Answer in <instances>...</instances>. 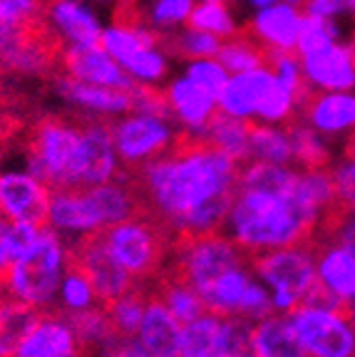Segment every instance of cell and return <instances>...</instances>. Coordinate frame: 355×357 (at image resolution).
I'll return each instance as SVG.
<instances>
[{
    "label": "cell",
    "instance_id": "37",
    "mask_svg": "<svg viewBox=\"0 0 355 357\" xmlns=\"http://www.w3.org/2000/svg\"><path fill=\"white\" fill-rule=\"evenodd\" d=\"M189 25L196 30H204V33L214 35L219 40H229L236 33H241L229 3H201V0H196L194 10L189 15Z\"/></svg>",
    "mask_w": 355,
    "mask_h": 357
},
{
    "label": "cell",
    "instance_id": "47",
    "mask_svg": "<svg viewBox=\"0 0 355 357\" xmlns=\"http://www.w3.org/2000/svg\"><path fill=\"white\" fill-rule=\"evenodd\" d=\"M303 13L326 20H355V0H305Z\"/></svg>",
    "mask_w": 355,
    "mask_h": 357
},
{
    "label": "cell",
    "instance_id": "48",
    "mask_svg": "<svg viewBox=\"0 0 355 357\" xmlns=\"http://www.w3.org/2000/svg\"><path fill=\"white\" fill-rule=\"evenodd\" d=\"M321 236H333V238H338L340 243L350 245L355 251V208H348V211H340L338 208V213L328 221V226L323 229Z\"/></svg>",
    "mask_w": 355,
    "mask_h": 357
},
{
    "label": "cell",
    "instance_id": "8",
    "mask_svg": "<svg viewBox=\"0 0 355 357\" xmlns=\"http://www.w3.org/2000/svg\"><path fill=\"white\" fill-rule=\"evenodd\" d=\"M256 278L271 298V310L289 315L300 303L311 301L318 293L316 283V245L296 243L276 251L259 253L251 258Z\"/></svg>",
    "mask_w": 355,
    "mask_h": 357
},
{
    "label": "cell",
    "instance_id": "41",
    "mask_svg": "<svg viewBox=\"0 0 355 357\" xmlns=\"http://www.w3.org/2000/svg\"><path fill=\"white\" fill-rule=\"evenodd\" d=\"M224 40L214 38V35L204 33V30H196L191 25L177 30L167 38V47L172 55H179L182 60H204V57H217L219 47H222Z\"/></svg>",
    "mask_w": 355,
    "mask_h": 357
},
{
    "label": "cell",
    "instance_id": "54",
    "mask_svg": "<svg viewBox=\"0 0 355 357\" xmlns=\"http://www.w3.org/2000/svg\"><path fill=\"white\" fill-rule=\"evenodd\" d=\"M201 3H229V0H201Z\"/></svg>",
    "mask_w": 355,
    "mask_h": 357
},
{
    "label": "cell",
    "instance_id": "36",
    "mask_svg": "<svg viewBox=\"0 0 355 357\" xmlns=\"http://www.w3.org/2000/svg\"><path fill=\"white\" fill-rule=\"evenodd\" d=\"M38 310L0 296V357H13V350L33 325Z\"/></svg>",
    "mask_w": 355,
    "mask_h": 357
},
{
    "label": "cell",
    "instance_id": "21",
    "mask_svg": "<svg viewBox=\"0 0 355 357\" xmlns=\"http://www.w3.org/2000/svg\"><path fill=\"white\" fill-rule=\"evenodd\" d=\"M73 263L78 268H82L85 273H87V278L92 280L102 305L115 301V298L124 296L129 290L142 288V285L134 283L132 275L112 258V253L107 251V245H105V241L100 238V234L73 243Z\"/></svg>",
    "mask_w": 355,
    "mask_h": 357
},
{
    "label": "cell",
    "instance_id": "43",
    "mask_svg": "<svg viewBox=\"0 0 355 357\" xmlns=\"http://www.w3.org/2000/svg\"><path fill=\"white\" fill-rule=\"evenodd\" d=\"M338 40H343V30H340L338 22L303 13V25H300L298 47H296V52H298V55L313 52V50H318V47L338 43Z\"/></svg>",
    "mask_w": 355,
    "mask_h": 357
},
{
    "label": "cell",
    "instance_id": "26",
    "mask_svg": "<svg viewBox=\"0 0 355 357\" xmlns=\"http://www.w3.org/2000/svg\"><path fill=\"white\" fill-rule=\"evenodd\" d=\"M55 89L65 105L75 107L89 119H117L132 109V89H112L87 84L73 77H57Z\"/></svg>",
    "mask_w": 355,
    "mask_h": 357
},
{
    "label": "cell",
    "instance_id": "32",
    "mask_svg": "<svg viewBox=\"0 0 355 357\" xmlns=\"http://www.w3.org/2000/svg\"><path fill=\"white\" fill-rule=\"evenodd\" d=\"M289 127L291 146H294V164L300 169H326L333 162V146L331 139L318 134L303 119H294Z\"/></svg>",
    "mask_w": 355,
    "mask_h": 357
},
{
    "label": "cell",
    "instance_id": "6",
    "mask_svg": "<svg viewBox=\"0 0 355 357\" xmlns=\"http://www.w3.org/2000/svg\"><path fill=\"white\" fill-rule=\"evenodd\" d=\"M100 45L134 84L154 89L167 84L172 70V52L167 40L157 35L145 20L132 15L129 8H119L115 20L105 25Z\"/></svg>",
    "mask_w": 355,
    "mask_h": 357
},
{
    "label": "cell",
    "instance_id": "7",
    "mask_svg": "<svg viewBox=\"0 0 355 357\" xmlns=\"http://www.w3.org/2000/svg\"><path fill=\"white\" fill-rule=\"evenodd\" d=\"M100 238L105 241L112 258L142 288L150 290V285L167 271L174 238L147 211L112 223L110 229L102 231Z\"/></svg>",
    "mask_w": 355,
    "mask_h": 357
},
{
    "label": "cell",
    "instance_id": "31",
    "mask_svg": "<svg viewBox=\"0 0 355 357\" xmlns=\"http://www.w3.org/2000/svg\"><path fill=\"white\" fill-rule=\"evenodd\" d=\"M249 137H251V124L241 122V119L226 117L222 112H217V117L211 119L201 139L209 146H214L222 154L231 156L239 164L249 159Z\"/></svg>",
    "mask_w": 355,
    "mask_h": 357
},
{
    "label": "cell",
    "instance_id": "33",
    "mask_svg": "<svg viewBox=\"0 0 355 357\" xmlns=\"http://www.w3.org/2000/svg\"><path fill=\"white\" fill-rule=\"evenodd\" d=\"M57 307L65 315H78V312H87L92 307L102 305L97 290H94L92 280L87 278L82 268L73 266L67 268L65 278H62L60 288H57Z\"/></svg>",
    "mask_w": 355,
    "mask_h": 357
},
{
    "label": "cell",
    "instance_id": "24",
    "mask_svg": "<svg viewBox=\"0 0 355 357\" xmlns=\"http://www.w3.org/2000/svg\"><path fill=\"white\" fill-rule=\"evenodd\" d=\"M273 84H276V77H273L268 65L259 67V70H251V73L231 75L226 87L222 89V95L217 100L219 112L226 114V117L256 124L259 112H261Z\"/></svg>",
    "mask_w": 355,
    "mask_h": 357
},
{
    "label": "cell",
    "instance_id": "38",
    "mask_svg": "<svg viewBox=\"0 0 355 357\" xmlns=\"http://www.w3.org/2000/svg\"><path fill=\"white\" fill-rule=\"evenodd\" d=\"M67 318H70V323H73L75 333H78L80 342H82L85 352H87V357L92 355V352L100 350L102 345H107V342L117 335L110 325L105 305H97L87 312H78V315H67Z\"/></svg>",
    "mask_w": 355,
    "mask_h": 357
},
{
    "label": "cell",
    "instance_id": "19",
    "mask_svg": "<svg viewBox=\"0 0 355 357\" xmlns=\"http://www.w3.org/2000/svg\"><path fill=\"white\" fill-rule=\"evenodd\" d=\"M161 100L167 107V114L182 137H194L201 139L211 119L217 117V97H211L209 92L194 84L187 75H177V77L167 79V84L161 87Z\"/></svg>",
    "mask_w": 355,
    "mask_h": 357
},
{
    "label": "cell",
    "instance_id": "44",
    "mask_svg": "<svg viewBox=\"0 0 355 357\" xmlns=\"http://www.w3.org/2000/svg\"><path fill=\"white\" fill-rule=\"evenodd\" d=\"M184 75L194 84H199L204 92H209L211 97L222 95V89L229 82V70L219 62V57H204V60H189L184 65Z\"/></svg>",
    "mask_w": 355,
    "mask_h": 357
},
{
    "label": "cell",
    "instance_id": "55",
    "mask_svg": "<svg viewBox=\"0 0 355 357\" xmlns=\"http://www.w3.org/2000/svg\"><path fill=\"white\" fill-rule=\"evenodd\" d=\"M0 296H3V290H0Z\"/></svg>",
    "mask_w": 355,
    "mask_h": 357
},
{
    "label": "cell",
    "instance_id": "42",
    "mask_svg": "<svg viewBox=\"0 0 355 357\" xmlns=\"http://www.w3.org/2000/svg\"><path fill=\"white\" fill-rule=\"evenodd\" d=\"M38 231L40 226H35V223H15L0 216V275L6 273L8 266L33 243Z\"/></svg>",
    "mask_w": 355,
    "mask_h": 357
},
{
    "label": "cell",
    "instance_id": "11",
    "mask_svg": "<svg viewBox=\"0 0 355 357\" xmlns=\"http://www.w3.org/2000/svg\"><path fill=\"white\" fill-rule=\"evenodd\" d=\"M117 159L124 172H137L157 156L167 154L179 142L182 132L167 114H147L129 109L110 122Z\"/></svg>",
    "mask_w": 355,
    "mask_h": 357
},
{
    "label": "cell",
    "instance_id": "29",
    "mask_svg": "<svg viewBox=\"0 0 355 357\" xmlns=\"http://www.w3.org/2000/svg\"><path fill=\"white\" fill-rule=\"evenodd\" d=\"M150 293H154V296L167 305V310L172 312L174 318H177L182 325L196 320L201 312L206 310L204 301L199 298V293H196L187 280H182L179 275L169 273V271H164V273H161L159 278L150 285Z\"/></svg>",
    "mask_w": 355,
    "mask_h": 357
},
{
    "label": "cell",
    "instance_id": "5",
    "mask_svg": "<svg viewBox=\"0 0 355 357\" xmlns=\"http://www.w3.org/2000/svg\"><path fill=\"white\" fill-rule=\"evenodd\" d=\"M73 266V243L48 226H40L33 243L0 275L3 296L33 310H50L57 303V288Z\"/></svg>",
    "mask_w": 355,
    "mask_h": 357
},
{
    "label": "cell",
    "instance_id": "12",
    "mask_svg": "<svg viewBox=\"0 0 355 357\" xmlns=\"http://www.w3.org/2000/svg\"><path fill=\"white\" fill-rule=\"evenodd\" d=\"M199 298L209 312H217L224 318H239L246 323H256L273 312L268 290L256 278L251 258L241 266L229 268L226 273H222L214 283L201 290Z\"/></svg>",
    "mask_w": 355,
    "mask_h": 357
},
{
    "label": "cell",
    "instance_id": "23",
    "mask_svg": "<svg viewBox=\"0 0 355 357\" xmlns=\"http://www.w3.org/2000/svg\"><path fill=\"white\" fill-rule=\"evenodd\" d=\"M60 67L65 77L80 79V82H87V84H100V87H112V89L137 87L100 43L60 50Z\"/></svg>",
    "mask_w": 355,
    "mask_h": 357
},
{
    "label": "cell",
    "instance_id": "9",
    "mask_svg": "<svg viewBox=\"0 0 355 357\" xmlns=\"http://www.w3.org/2000/svg\"><path fill=\"white\" fill-rule=\"evenodd\" d=\"M305 357H355V325L348 310L323 298H311L289 312Z\"/></svg>",
    "mask_w": 355,
    "mask_h": 357
},
{
    "label": "cell",
    "instance_id": "27",
    "mask_svg": "<svg viewBox=\"0 0 355 357\" xmlns=\"http://www.w3.org/2000/svg\"><path fill=\"white\" fill-rule=\"evenodd\" d=\"M182 330L184 325L167 310V305L154 293H150L142 323L134 333V340L154 357H177Z\"/></svg>",
    "mask_w": 355,
    "mask_h": 357
},
{
    "label": "cell",
    "instance_id": "51",
    "mask_svg": "<svg viewBox=\"0 0 355 357\" xmlns=\"http://www.w3.org/2000/svg\"><path fill=\"white\" fill-rule=\"evenodd\" d=\"M283 3H289V6H294V8H300V10L305 8V0H283Z\"/></svg>",
    "mask_w": 355,
    "mask_h": 357
},
{
    "label": "cell",
    "instance_id": "16",
    "mask_svg": "<svg viewBox=\"0 0 355 357\" xmlns=\"http://www.w3.org/2000/svg\"><path fill=\"white\" fill-rule=\"evenodd\" d=\"M298 57L308 92L355 89V35Z\"/></svg>",
    "mask_w": 355,
    "mask_h": 357
},
{
    "label": "cell",
    "instance_id": "20",
    "mask_svg": "<svg viewBox=\"0 0 355 357\" xmlns=\"http://www.w3.org/2000/svg\"><path fill=\"white\" fill-rule=\"evenodd\" d=\"M13 357H87V352L65 312L40 310Z\"/></svg>",
    "mask_w": 355,
    "mask_h": 357
},
{
    "label": "cell",
    "instance_id": "22",
    "mask_svg": "<svg viewBox=\"0 0 355 357\" xmlns=\"http://www.w3.org/2000/svg\"><path fill=\"white\" fill-rule=\"evenodd\" d=\"M298 119L326 139H345L355 134V89L343 92H311L300 107Z\"/></svg>",
    "mask_w": 355,
    "mask_h": 357
},
{
    "label": "cell",
    "instance_id": "50",
    "mask_svg": "<svg viewBox=\"0 0 355 357\" xmlns=\"http://www.w3.org/2000/svg\"><path fill=\"white\" fill-rule=\"evenodd\" d=\"M273 3H278V0H244V6L251 8V10H261V8H268L273 6Z\"/></svg>",
    "mask_w": 355,
    "mask_h": 357
},
{
    "label": "cell",
    "instance_id": "13",
    "mask_svg": "<svg viewBox=\"0 0 355 357\" xmlns=\"http://www.w3.org/2000/svg\"><path fill=\"white\" fill-rule=\"evenodd\" d=\"M177 357H251V323L204 310L184 325Z\"/></svg>",
    "mask_w": 355,
    "mask_h": 357
},
{
    "label": "cell",
    "instance_id": "28",
    "mask_svg": "<svg viewBox=\"0 0 355 357\" xmlns=\"http://www.w3.org/2000/svg\"><path fill=\"white\" fill-rule=\"evenodd\" d=\"M251 357H305L289 315L268 312L266 318L251 323Z\"/></svg>",
    "mask_w": 355,
    "mask_h": 357
},
{
    "label": "cell",
    "instance_id": "52",
    "mask_svg": "<svg viewBox=\"0 0 355 357\" xmlns=\"http://www.w3.org/2000/svg\"><path fill=\"white\" fill-rule=\"evenodd\" d=\"M87 3H89V6H94V8H97V6H110L112 0H87Z\"/></svg>",
    "mask_w": 355,
    "mask_h": 357
},
{
    "label": "cell",
    "instance_id": "25",
    "mask_svg": "<svg viewBox=\"0 0 355 357\" xmlns=\"http://www.w3.org/2000/svg\"><path fill=\"white\" fill-rule=\"evenodd\" d=\"M300 25H303V10L278 0L273 6L261 8L251 15V20L246 22V33L261 45L268 55L271 52H296Z\"/></svg>",
    "mask_w": 355,
    "mask_h": 357
},
{
    "label": "cell",
    "instance_id": "1",
    "mask_svg": "<svg viewBox=\"0 0 355 357\" xmlns=\"http://www.w3.org/2000/svg\"><path fill=\"white\" fill-rule=\"evenodd\" d=\"M338 213L331 172L244 162L222 231L249 258L313 243Z\"/></svg>",
    "mask_w": 355,
    "mask_h": 357
},
{
    "label": "cell",
    "instance_id": "17",
    "mask_svg": "<svg viewBox=\"0 0 355 357\" xmlns=\"http://www.w3.org/2000/svg\"><path fill=\"white\" fill-rule=\"evenodd\" d=\"M43 28L52 38V43L65 50V47L97 45L105 25L97 8L89 6L87 0H48Z\"/></svg>",
    "mask_w": 355,
    "mask_h": 357
},
{
    "label": "cell",
    "instance_id": "18",
    "mask_svg": "<svg viewBox=\"0 0 355 357\" xmlns=\"http://www.w3.org/2000/svg\"><path fill=\"white\" fill-rule=\"evenodd\" d=\"M313 245H316V296L348 307L350 303H355V251L333 236H318Z\"/></svg>",
    "mask_w": 355,
    "mask_h": 357
},
{
    "label": "cell",
    "instance_id": "30",
    "mask_svg": "<svg viewBox=\"0 0 355 357\" xmlns=\"http://www.w3.org/2000/svg\"><path fill=\"white\" fill-rule=\"evenodd\" d=\"M246 162L294 164V146H291L289 127H278V124H251L249 159Z\"/></svg>",
    "mask_w": 355,
    "mask_h": 357
},
{
    "label": "cell",
    "instance_id": "3",
    "mask_svg": "<svg viewBox=\"0 0 355 357\" xmlns=\"http://www.w3.org/2000/svg\"><path fill=\"white\" fill-rule=\"evenodd\" d=\"M22 164L50 189L97 186L122 174L105 119L43 117L25 134Z\"/></svg>",
    "mask_w": 355,
    "mask_h": 357
},
{
    "label": "cell",
    "instance_id": "2",
    "mask_svg": "<svg viewBox=\"0 0 355 357\" xmlns=\"http://www.w3.org/2000/svg\"><path fill=\"white\" fill-rule=\"evenodd\" d=\"M241 164L204 139L179 142L132 174L142 211L150 213L172 238L222 231L239 186Z\"/></svg>",
    "mask_w": 355,
    "mask_h": 357
},
{
    "label": "cell",
    "instance_id": "39",
    "mask_svg": "<svg viewBox=\"0 0 355 357\" xmlns=\"http://www.w3.org/2000/svg\"><path fill=\"white\" fill-rule=\"evenodd\" d=\"M331 181L335 189V201L340 211L355 208V134L343 144V151L328 164Z\"/></svg>",
    "mask_w": 355,
    "mask_h": 357
},
{
    "label": "cell",
    "instance_id": "4",
    "mask_svg": "<svg viewBox=\"0 0 355 357\" xmlns=\"http://www.w3.org/2000/svg\"><path fill=\"white\" fill-rule=\"evenodd\" d=\"M142 211L132 172H124L112 181L78 189H52L45 226L60 234L70 243L102 234L112 223Z\"/></svg>",
    "mask_w": 355,
    "mask_h": 357
},
{
    "label": "cell",
    "instance_id": "35",
    "mask_svg": "<svg viewBox=\"0 0 355 357\" xmlns=\"http://www.w3.org/2000/svg\"><path fill=\"white\" fill-rule=\"evenodd\" d=\"M147 298H150V290L147 288H134L124 296L115 298V301L105 303V312L110 318V325L117 335L122 337H134L139 323H142V315H145Z\"/></svg>",
    "mask_w": 355,
    "mask_h": 357
},
{
    "label": "cell",
    "instance_id": "15",
    "mask_svg": "<svg viewBox=\"0 0 355 357\" xmlns=\"http://www.w3.org/2000/svg\"><path fill=\"white\" fill-rule=\"evenodd\" d=\"M52 189L25 164H0V216L15 223L45 226Z\"/></svg>",
    "mask_w": 355,
    "mask_h": 357
},
{
    "label": "cell",
    "instance_id": "34",
    "mask_svg": "<svg viewBox=\"0 0 355 357\" xmlns=\"http://www.w3.org/2000/svg\"><path fill=\"white\" fill-rule=\"evenodd\" d=\"M219 62L229 70V75H241L259 70L268 62V52L256 43L249 33H236L233 38L224 40L219 47Z\"/></svg>",
    "mask_w": 355,
    "mask_h": 357
},
{
    "label": "cell",
    "instance_id": "10",
    "mask_svg": "<svg viewBox=\"0 0 355 357\" xmlns=\"http://www.w3.org/2000/svg\"><path fill=\"white\" fill-rule=\"evenodd\" d=\"M246 261L249 256L224 231H211V234L174 238L167 271L201 293L229 268L241 266Z\"/></svg>",
    "mask_w": 355,
    "mask_h": 357
},
{
    "label": "cell",
    "instance_id": "40",
    "mask_svg": "<svg viewBox=\"0 0 355 357\" xmlns=\"http://www.w3.org/2000/svg\"><path fill=\"white\" fill-rule=\"evenodd\" d=\"M196 0H152L147 8V25L157 35H172L187 28L189 15L194 10Z\"/></svg>",
    "mask_w": 355,
    "mask_h": 357
},
{
    "label": "cell",
    "instance_id": "46",
    "mask_svg": "<svg viewBox=\"0 0 355 357\" xmlns=\"http://www.w3.org/2000/svg\"><path fill=\"white\" fill-rule=\"evenodd\" d=\"M48 0H0V25H40Z\"/></svg>",
    "mask_w": 355,
    "mask_h": 357
},
{
    "label": "cell",
    "instance_id": "53",
    "mask_svg": "<svg viewBox=\"0 0 355 357\" xmlns=\"http://www.w3.org/2000/svg\"><path fill=\"white\" fill-rule=\"evenodd\" d=\"M345 310H348L350 320H353V325H355V303H350V305H348V307H345Z\"/></svg>",
    "mask_w": 355,
    "mask_h": 357
},
{
    "label": "cell",
    "instance_id": "45",
    "mask_svg": "<svg viewBox=\"0 0 355 357\" xmlns=\"http://www.w3.org/2000/svg\"><path fill=\"white\" fill-rule=\"evenodd\" d=\"M266 65L271 67V73L276 75V79L283 87L294 89V92H298V95H303V97L311 95L303 82V70H300L298 52H271Z\"/></svg>",
    "mask_w": 355,
    "mask_h": 357
},
{
    "label": "cell",
    "instance_id": "49",
    "mask_svg": "<svg viewBox=\"0 0 355 357\" xmlns=\"http://www.w3.org/2000/svg\"><path fill=\"white\" fill-rule=\"evenodd\" d=\"M89 357H154L139 345L134 337H122V335H115L107 345H102L97 352H92Z\"/></svg>",
    "mask_w": 355,
    "mask_h": 357
},
{
    "label": "cell",
    "instance_id": "14",
    "mask_svg": "<svg viewBox=\"0 0 355 357\" xmlns=\"http://www.w3.org/2000/svg\"><path fill=\"white\" fill-rule=\"evenodd\" d=\"M60 65V47L40 25H0V67L15 75H45Z\"/></svg>",
    "mask_w": 355,
    "mask_h": 357
}]
</instances>
